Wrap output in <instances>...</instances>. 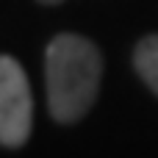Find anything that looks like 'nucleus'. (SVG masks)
Returning <instances> with one entry per match:
<instances>
[{
  "mask_svg": "<svg viewBox=\"0 0 158 158\" xmlns=\"http://www.w3.org/2000/svg\"><path fill=\"white\" fill-rule=\"evenodd\" d=\"M33 94L14 56H0V147L17 150L31 139Z\"/></svg>",
  "mask_w": 158,
  "mask_h": 158,
  "instance_id": "2",
  "label": "nucleus"
},
{
  "mask_svg": "<svg viewBox=\"0 0 158 158\" xmlns=\"http://www.w3.org/2000/svg\"><path fill=\"white\" fill-rule=\"evenodd\" d=\"M103 78V56L97 44L81 33H58L44 50L47 108L56 122H78L97 100Z\"/></svg>",
  "mask_w": 158,
  "mask_h": 158,
  "instance_id": "1",
  "label": "nucleus"
},
{
  "mask_svg": "<svg viewBox=\"0 0 158 158\" xmlns=\"http://www.w3.org/2000/svg\"><path fill=\"white\" fill-rule=\"evenodd\" d=\"M133 67L139 78L158 94V33H147L144 39H139L133 50Z\"/></svg>",
  "mask_w": 158,
  "mask_h": 158,
  "instance_id": "3",
  "label": "nucleus"
},
{
  "mask_svg": "<svg viewBox=\"0 0 158 158\" xmlns=\"http://www.w3.org/2000/svg\"><path fill=\"white\" fill-rule=\"evenodd\" d=\"M39 3H44V6H56V3H64V0H39Z\"/></svg>",
  "mask_w": 158,
  "mask_h": 158,
  "instance_id": "4",
  "label": "nucleus"
}]
</instances>
